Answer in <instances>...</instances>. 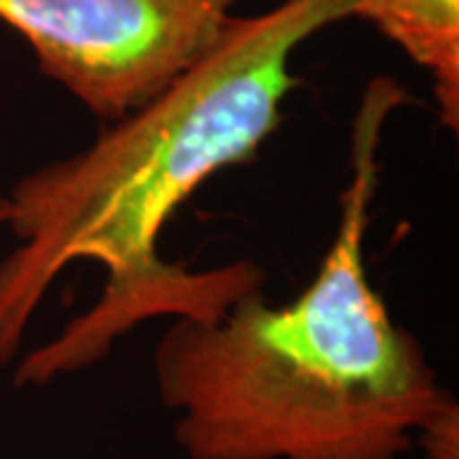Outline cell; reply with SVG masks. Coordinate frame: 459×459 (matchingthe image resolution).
<instances>
[{
	"instance_id": "obj_1",
	"label": "cell",
	"mask_w": 459,
	"mask_h": 459,
	"mask_svg": "<svg viewBox=\"0 0 459 459\" xmlns=\"http://www.w3.org/2000/svg\"><path fill=\"white\" fill-rule=\"evenodd\" d=\"M355 0H283L258 16H232L184 74L131 115L108 123L92 146L39 166L5 195L16 247L0 261V365L23 337L56 279L74 263L105 271L100 296L49 342L16 365L18 388H47L102 362L153 319H212L265 273L253 261L207 271L169 261L161 235L217 171L273 135L301 80L299 49L352 18Z\"/></svg>"
},
{
	"instance_id": "obj_2",
	"label": "cell",
	"mask_w": 459,
	"mask_h": 459,
	"mask_svg": "<svg viewBox=\"0 0 459 459\" xmlns=\"http://www.w3.org/2000/svg\"><path fill=\"white\" fill-rule=\"evenodd\" d=\"M403 100L395 80L368 84L340 222L294 301L273 307L258 289L164 329L153 383L186 459H401L449 395L365 263L377 146Z\"/></svg>"
},
{
	"instance_id": "obj_3",
	"label": "cell",
	"mask_w": 459,
	"mask_h": 459,
	"mask_svg": "<svg viewBox=\"0 0 459 459\" xmlns=\"http://www.w3.org/2000/svg\"><path fill=\"white\" fill-rule=\"evenodd\" d=\"M235 0H0V23L39 69L113 123L184 74L220 39Z\"/></svg>"
},
{
	"instance_id": "obj_4",
	"label": "cell",
	"mask_w": 459,
	"mask_h": 459,
	"mask_svg": "<svg viewBox=\"0 0 459 459\" xmlns=\"http://www.w3.org/2000/svg\"><path fill=\"white\" fill-rule=\"evenodd\" d=\"M352 18L373 23L434 84L444 128L459 131V0H355Z\"/></svg>"
},
{
	"instance_id": "obj_5",
	"label": "cell",
	"mask_w": 459,
	"mask_h": 459,
	"mask_svg": "<svg viewBox=\"0 0 459 459\" xmlns=\"http://www.w3.org/2000/svg\"><path fill=\"white\" fill-rule=\"evenodd\" d=\"M413 449L419 459H459V403L449 394L424 421Z\"/></svg>"
},
{
	"instance_id": "obj_6",
	"label": "cell",
	"mask_w": 459,
	"mask_h": 459,
	"mask_svg": "<svg viewBox=\"0 0 459 459\" xmlns=\"http://www.w3.org/2000/svg\"><path fill=\"white\" fill-rule=\"evenodd\" d=\"M5 217H8V204H5V195H0V230H5Z\"/></svg>"
}]
</instances>
